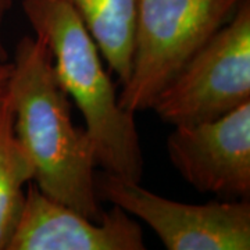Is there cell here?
Here are the masks:
<instances>
[{
	"label": "cell",
	"instance_id": "8",
	"mask_svg": "<svg viewBox=\"0 0 250 250\" xmlns=\"http://www.w3.org/2000/svg\"><path fill=\"white\" fill-rule=\"evenodd\" d=\"M78 14L103 60L125 83L132 62L136 0H62Z\"/></svg>",
	"mask_w": 250,
	"mask_h": 250
},
{
	"label": "cell",
	"instance_id": "4",
	"mask_svg": "<svg viewBox=\"0 0 250 250\" xmlns=\"http://www.w3.org/2000/svg\"><path fill=\"white\" fill-rule=\"evenodd\" d=\"M250 102V0L188 60L153 102L172 126L211 121Z\"/></svg>",
	"mask_w": 250,
	"mask_h": 250
},
{
	"label": "cell",
	"instance_id": "7",
	"mask_svg": "<svg viewBox=\"0 0 250 250\" xmlns=\"http://www.w3.org/2000/svg\"><path fill=\"white\" fill-rule=\"evenodd\" d=\"M143 229L113 206L99 220L46 196L29 182L7 250H145Z\"/></svg>",
	"mask_w": 250,
	"mask_h": 250
},
{
	"label": "cell",
	"instance_id": "5",
	"mask_svg": "<svg viewBox=\"0 0 250 250\" xmlns=\"http://www.w3.org/2000/svg\"><path fill=\"white\" fill-rule=\"evenodd\" d=\"M99 197L141 220L168 250H249V199H217L190 205L163 197L103 171L96 175Z\"/></svg>",
	"mask_w": 250,
	"mask_h": 250
},
{
	"label": "cell",
	"instance_id": "6",
	"mask_svg": "<svg viewBox=\"0 0 250 250\" xmlns=\"http://www.w3.org/2000/svg\"><path fill=\"white\" fill-rule=\"evenodd\" d=\"M166 147L182 179L218 199L250 196V102L211 121L172 126Z\"/></svg>",
	"mask_w": 250,
	"mask_h": 250
},
{
	"label": "cell",
	"instance_id": "11",
	"mask_svg": "<svg viewBox=\"0 0 250 250\" xmlns=\"http://www.w3.org/2000/svg\"><path fill=\"white\" fill-rule=\"evenodd\" d=\"M11 75V62H0V98L4 95Z\"/></svg>",
	"mask_w": 250,
	"mask_h": 250
},
{
	"label": "cell",
	"instance_id": "10",
	"mask_svg": "<svg viewBox=\"0 0 250 250\" xmlns=\"http://www.w3.org/2000/svg\"><path fill=\"white\" fill-rule=\"evenodd\" d=\"M11 7H13V0H0V62H9L7 50L3 42V24Z\"/></svg>",
	"mask_w": 250,
	"mask_h": 250
},
{
	"label": "cell",
	"instance_id": "2",
	"mask_svg": "<svg viewBox=\"0 0 250 250\" xmlns=\"http://www.w3.org/2000/svg\"><path fill=\"white\" fill-rule=\"evenodd\" d=\"M22 10L49 46L62 89L85 120L98 166L141 182L145 160L135 114L120 104L103 56L78 14L62 0H22Z\"/></svg>",
	"mask_w": 250,
	"mask_h": 250
},
{
	"label": "cell",
	"instance_id": "3",
	"mask_svg": "<svg viewBox=\"0 0 250 250\" xmlns=\"http://www.w3.org/2000/svg\"><path fill=\"white\" fill-rule=\"evenodd\" d=\"M245 0H136L131 71L118 95L131 113L150 110L184 64Z\"/></svg>",
	"mask_w": 250,
	"mask_h": 250
},
{
	"label": "cell",
	"instance_id": "1",
	"mask_svg": "<svg viewBox=\"0 0 250 250\" xmlns=\"http://www.w3.org/2000/svg\"><path fill=\"white\" fill-rule=\"evenodd\" d=\"M14 134L32 166L42 193L93 220L102 217L96 189L95 149L74 124L70 99L62 89L49 46L39 35L16 47L7 85Z\"/></svg>",
	"mask_w": 250,
	"mask_h": 250
},
{
	"label": "cell",
	"instance_id": "9",
	"mask_svg": "<svg viewBox=\"0 0 250 250\" xmlns=\"http://www.w3.org/2000/svg\"><path fill=\"white\" fill-rule=\"evenodd\" d=\"M32 177V166L14 134V113L6 89L0 98V250H7Z\"/></svg>",
	"mask_w": 250,
	"mask_h": 250
}]
</instances>
